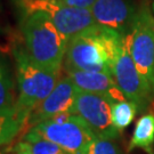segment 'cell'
I'll return each instance as SVG.
<instances>
[{"mask_svg":"<svg viewBox=\"0 0 154 154\" xmlns=\"http://www.w3.org/2000/svg\"><path fill=\"white\" fill-rule=\"evenodd\" d=\"M26 118L20 114L15 107L0 111V147L13 142L26 127Z\"/></svg>","mask_w":154,"mask_h":154,"instance_id":"obj_13","label":"cell"},{"mask_svg":"<svg viewBox=\"0 0 154 154\" xmlns=\"http://www.w3.org/2000/svg\"><path fill=\"white\" fill-rule=\"evenodd\" d=\"M65 72L66 75L81 91L102 95L111 99L113 103L126 100L125 95L119 89L113 75L100 72H85L74 70H66Z\"/></svg>","mask_w":154,"mask_h":154,"instance_id":"obj_11","label":"cell"},{"mask_svg":"<svg viewBox=\"0 0 154 154\" xmlns=\"http://www.w3.org/2000/svg\"><path fill=\"white\" fill-rule=\"evenodd\" d=\"M125 44L154 93V13L147 4L143 5Z\"/></svg>","mask_w":154,"mask_h":154,"instance_id":"obj_6","label":"cell"},{"mask_svg":"<svg viewBox=\"0 0 154 154\" xmlns=\"http://www.w3.org/2000/svg\"><path fill=\"white\" fill-rule=\"evenodd\" d=\"M123 40L114 31L99 25L72 38L64 58L65 71L100 72L112 75V67L123 47Z\"/></svg>","mask_w":154,"mask_h":154,"instance_id":"obj_1","label":"cell"},{"mask_svg":"<svg viewBox=\"0 0 154 154\" xmlns=\"http://www.w3.org/2000/svg\"><path fill=\"white\" fill-rule=\"evenodd\" d=\"M111 99L102 95L79 90L72 114L80 116L98 138L116 140L120 132L112 122Z\"/></svg>","mask_w":154,"mask_h":154,"instance_id":"obj_8","label":"cell"},{"mask_svg":"<svg viewBox=\"0 0 154 154\" xmlns=\"http://www.w3.org/2000/svg\"><path fill=\"white\" fill-rule=\"evenodd\" d=\"M14 57L16 61L18 86V95L14 107L28 119L30 113L54 90L61 79V72L50 71L38 65L23 48L14 49Z\"/></svg>","mask_w":154,"mask_h":154,"instance_id":"obj_3","label":"cell"},{"mask_svg":"<svg viewBox=\"0 0 154 154\" xmlns=\"http://www.w3.org/2000/svg\"><path fill=\"white\" fill-rule=\"evenodd\" d=\"M15 1H16V2H20V1H23V0H15Z\"/></svg>","mask_w":154,"mask_h":154,"instance_id":"obj_21","label":"cell"},{"mask_svg":"<svg viewBox=\"0 0 154 154\" xmlns=\"http://www.w3.org/2000/svg\"><path fill=\"white\" fill-rule=\"evenodd\" d=\"M56 1H61V0H56Z\"/></svg>","mask_w":154,"mask_h":154,"instance_id":"obj_23","label":"cell"},{"mask_svg":"<svg viewBox=\"0 0 154 154\" xmlns=\"http://www.w3.org/2000/svg\"><path fill=\"white\" fill-rule=\"evenodd\" d=\"M152 11H153V13H154V2H153V5H152Z\"/></svg>","mask_w":154,"mask_h":154,"instance_id":"obj_20","label":"cell"},{"mask_svg":"<svg viewBox=\"0 0 154 154\" xmlns=\"http://www.w3.org/2000/svg\"><path fill=\"white\" fill-rule=\"evenodd\" d=\"M144 4L146 2L137 4L135 0H96L90 11L97 25L126 38Z\"/></svg>","mask_w":154,"mask_h":154,"instance_id":"obj_9","label":"cell"},{"mask_svg":"<svg viewBox=\"0 0 154 154\" xmlns=\"http://www.w3.org/2000/svg\"><path fill=\"white\" fill-rule=\"evenodd\" d=\"M15 100L9 71L5 63L0 60V111L14 107Z\"/></svg>","mask_w":154,"mask_h":154,"instance_id":"obj_16","label":"cell"},{"mask_svg":"<svg viewBox=\"0 0 154 154\" xmlns=\"http://www.w3.org/2000/svg\"><path fill=\"white\" fill-rule=\"evenodd\" d=\"M85 154H123L114 140L96 137L86 149Z\"/></svg>","mask_w":154,"mask_h":154,"instance_id":"obj_17","label":"cell"},{"mask_svg":"<svg viewBox=\"0 0 154 154\" xmlns=\"http://www.w3.org/2000/svg\"><path fill=\"white\" fill-rule=\"evenodd\" d=\"M17 4L24 13H45L69 41L97 25L89 9L70 7L56 0H23Z\"/></svg>","mask_w":154,"mask_h":154,"instance_id":"obj_5","label":"cell"},{"mask_svg":"<svg viewBox=\"0 0 154 154\" xmlns=\"http://www.w3.org/2000/svg\"><path fill=\"white\" fill-rule=\"evenodd\" d=\"M154 113H146L137 120L128 145V149H140L154 154Z\"/></svg>","mask_w":154,"mask_h":154,"instance_id":"obj_12","label":"cell"},{"mask_svg":"<svg viewBox=\"0 0 154 154\" xmlns=\"http://www.w3.org/2000/svg\"><path fill=\"white\" fill-rule=\"evenodd\" d=\"M60 2L66 6H70V7H75V8L89 9L90 11V8L96 2V0H61Z\"/></svg>","mask_w":154,"mask_h":154,"instance_id":"obj_18","label":"cell"},{"mask_svg":"<svg viewBox=\"0 0 154 154\" xmlns=\"http://www.w3.org/2000/svg\"><path fill=\"white\" fill-rule=\"evenodd\" d=\"M112 75L127 100L131 102L142 111L154 99V93L149 82L138 71L137 66L127 49L125 40L123 47L114 61Z\"/></svg>","mask_w":154,"mask_h":154,"instance_id":"obj_7","label":"cell"},{"mask_svg":"<svg viewBox=\"0 0 154 154\" xmlns=\"http://www.w3.org/2000/svg\"><path fill=\"white\" fill-rule=\"evenodd\" d=\"M15 154H22V153H15Z\"/></svg>","mask_w":154,"mask_h":154,"instance_id":"obj_22","label":"cell"},{"mask_svg":"<svg viewBox=\"0 0 154 154\" xmlns=\"http://www.w3.org/2000/svg\"><path fill=\"white\" fill-rule=\"evenodd\" d=\"M78 91L79 89L77 86L67 75L61 78L49 96L30 113L25 128L29 130L39 123L62 113L72 114Z\"/></svg>","mask_w":154,"mask_h":154,"instance_id":"obj_10","label":"cell"},{"mask_svg":"<svg viewBox=\"0 0 154 154\" xmlns=\"http://www.w3.org/2000/svg\"><path fill=\"white\" fill-rule=\"evenodd\" d=\"M0 154H6V149H0Z\"/></svg>","mask_w":154,"mask_h":154,"instance_id":"obj_19","label":"cell"},{"mask_svg":"<svg viewBox=\"0 0 154 154\" xmlns=\"http://www.w3.org/2000/svg\"><path fill=\"white\" fill-rule=\"evenodd\" d=\"M34 138L51 142L71 154H85L96 135L80 116L62 113L29 129L23 140Z\"/></svg>","mask_w":154,"mask_h":154,"instance_id":"obj_4","label":"cell"},{"mask_svg":"<svg viewBox=\"0 0 154 154\" xmlns=\"http://www.w3.org/2000/svg\"><path fill=\"white\" fill-rule=\"evenodd\" d=\"M24 49L34 63L47 70L61 72L69 40L41 11L25 13L21 24Z\"/></svg>","mask_w":154,"mask_h":154,"instance_id":"obj_2","label":"cell"},{"mask_svg":"<svg viewBox=\"0 0 154 154\" xmlns=\"http://www.w3.org/2000/svg\"><path fill=\"white\" fill-rule=\"evenodd\" d=\"M14 151L22 154H71L58 145L40 138L21 140L14 146Z\"/></svg>","mask_w":154,"mask_h":154,"instance_id":"obj_14","label":"cell"},{"mask_svg":"<svg viewBox=\"0 0 154 154\" xmlns=\"http://www.w3.org/2000/svg\"><path fill=\"white\" fill-rule=\"evenodd\" d=\"M138 111L136 105L129 100H122L112 104V122L119 132L125 130L129 126Z\"/></svg>","mask_w":154,"mask_h":154,"instance_id":"obj_15","label":"cell"}]
</instances>
